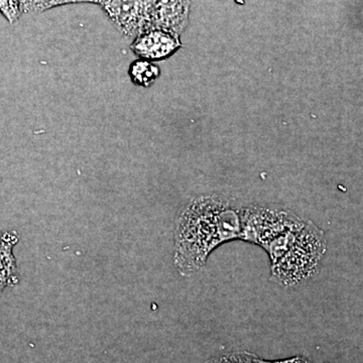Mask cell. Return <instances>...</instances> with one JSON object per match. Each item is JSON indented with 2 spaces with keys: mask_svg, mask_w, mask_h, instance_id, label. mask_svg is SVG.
<instances>
[{
  "mask_svg": "<svg viewBox=\"0 0 363 363\" xmlns=\"http://www.w3.org/2000/svg\"><path fill=\"white\" fill-rule=\"evenodd\" d=\"M240 208L219 195H202L182 209L176 222L174 264L182 277L201 272L219 245L240 240Z\"/></svg>",
  "mask_w": 363,
  "mask_h": 363,
  "instance_id": "obj_1",
  "label": "cell"
},
{
  "mask_svg": "<svg viewBox=\"0 0 363 363\" xmlns=\"http://www.w3.org/2000/svg\"><path fill=\"white\" fill-rule=\"evenodd\" d=\"M190 0H155L152 28L180 35L189 23Z\"/></svg>",
  "mask_w": 363,
  "mask_h": 363,
  "instance_id": "obj_6",
  "label": "cell"
},
{
  "mask_svg": "<svg viewBox=\"0 0 363 363\" xmlns=\"http://www.w3.org/2000/svg\"><path fill=\"white\" fill-rule=\"evenodd\" d=\"M305 222L278 205H250L240 208V240L262 247L283 234L300 230Z\"/></svg>",
  "mask_w": 363,
  "mask_h": 363,
  "instance_id": "obj_3",
  "label": "cell"
},
{
  "mask_svg": "<svg viewBox=\"0 0 363 363\" xmlns=\"http://www.w3.org/2000/svg\"><path fill=\"white\" fill-rule=\"evenodd\" d=\"M155 0H105L102 4L108 18L125 37H138L152 30Z\"/></svg>",
  "mask_w": 363,
  "mask_h": 363,
  "instance_id": "obj_4",
  "label": "cell"
},
{
  "mask_svg": "<svg viewBox=\"0 0 363 363\" xmlns=\"http://www.w3.org/2000/svg\"><path fill=\"white\" fill-rule=\"evenodd\" d=\"M128 73H130L131 81L135 85L150 87L159 78L161 71L159 67L152 64V62L140 59L131 64Z\"/></svg>",
  "mask_w": 363,
  "mask_h": 363,
  "instance_id": "obj_8",
  "label": "cell"
},
{
  "mask_svg": "<svg viewBox=\"0 0 363 363\" xmlns=\"http://www.w3.org/2000/svg\"><path fill=\"white\" fill-rule=\"evenodd\" d=\"M181 47L180 35L157 28L140 33L130 45L136 56L150 62L169 58Z\"/></svg>",
  "mask_w": 363,
  "mask_h": 363,
  "instance_id": "obj_5",
  "label": "cell"
},
{
  "mask_svg": "<svg viewBox=\"0 0 363 363\" xmlns=\"http://www.w3.org/2000/svg\"><path fill=\"white\" fill-rule=\"evenodd\" d=\"M326 252L324 231L314 222L306 221L281 259L271 264L272 281L283 286L303 283L317 274Z\"/></svg>",
  "mask_w": 363,
  "mask_h": 363,
  "instance_id": "obj_2",
  "label": "cell"
},
{
  "mask_svg": "<svg viewBox=\"0 0 363 363\" xmlns=\"http://www.w3.org/2000/svg\"><path fill=\"white\" fill-rule=\"evenodd\" d=\"M0 11L9 23H14L21 14L20 0H0Z\"/></svg>",
  "mask_w": 363,
  "mask_h": 363,
  "instance_id": "obj_10",
  "label": "cell"
},
{
  "mask_svg": "<svg viewBox=\"0 0 363 363\" xmlns=\"http://www.w3.org/2000/svg\"><path fill=\"white\" fill-rule=\"evenodd\" d=\"M82 2H87V0H20L21 13H42L54 7Z\"/></svg>",
  "mask_w": 363,
  "mask_h": 363,
  "instance_id": "obj_9",
  "label": "cell"
},
{
  "mask_svg": "<svg viewBox=\"0 0 363 363\" xmlns=\"http://www.w3.org/2000/svg\"><path fill=\"white\" fill-rule=\"evenodd\" d=\"M16 233H0V293L9 286L18 285L20 274L13 255V247L18 245Z\"/></svg>",
  "mask_w": 363,
  "mask_h": 363,
  "instance_id": "obj_7",
  "label": "cell"
},
{
  "mask_svg": "<svg viewBox=\"0 0 363 363\" xmlns=\"http://www.w3.org/2000/svg\"><path fill=\"white\" fill-rule=\"evenodd\" d=\"M105 0H87V2H89V4H100V6H102V4H104Z\"/></svg>",
  "mask_w": 363,
  "mask_h": 363,
  "instance_id": "obj_11",
  "label": "cell"
}]
</instances>
